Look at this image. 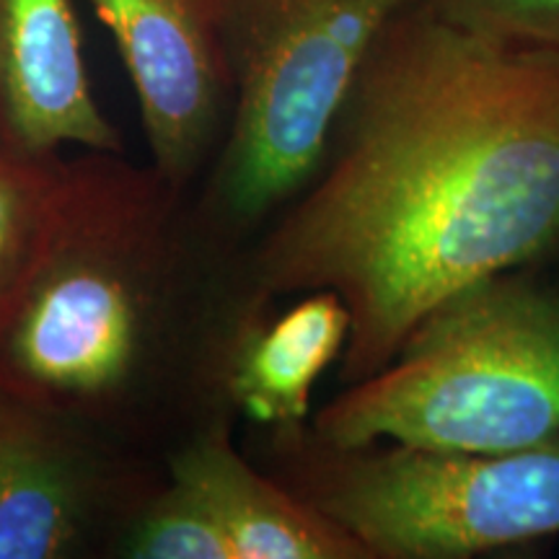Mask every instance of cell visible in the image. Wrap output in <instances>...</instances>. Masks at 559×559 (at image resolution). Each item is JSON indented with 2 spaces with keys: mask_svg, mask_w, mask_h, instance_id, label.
Returning <instances> with one entry per match:
<instances>
[{
  "mask_svg": "<svg viewBox=\"0 0 559 559\" xmlns=\"http://www.w3.org/2000/svg\"><path fill=\"white\" fill-rule=\"evenodd\" d=\"M461 29L510 45L559 50V0H423Z\"/></svg>",
  "mask_w": 559,
  "mask_h": 559,
  "instance_id": "4fadbf2b",
  "label": "cell"
},
{
  "mask_svg": "<svg viewBox=\"0 0 559 559\" xmlns=\"http://www.w3.org/2000/svg\"><path fill=\"white\" fill-rule=\"evenodd\" d=\"M166 459L0 391V559H120Z\"/></svg>",
  "mask_w": 559,
  "mask_h": 559,
  "instance_id": "8992f818",
  "label": "cell"
},
{
  "mask_svg": "<svg viewBox=\"0 0 559 559\" xmlns=\"http://www.w3.org/2000/svg\"><path fill=\"white\" fill-rule=\"evenodd\" d=\"M415 0H223L234 111L205 177L200 218L249 249L317 171L349 86Z\"/></svg>",
  "mask_w": 559,
  "mask_h": 559,
  "instance_id": "5b68a950",
  "label": "cell"
},
{
  "mask_svg": "<svg viewBox=\"0 0 559 559\" xmlns=\"http://www.w3.org/2000/svg\"><path fill=\"white\" fill-rule=\"evenodd\" d=\"M342 445L521 451L559 438V288L523 270L436 306L386 368L311 415Z\"/></svg>",
  "mask_w": 559,
  "mask_h": 559,
  "instance_id": "3957f363",
  "label": "cell"
},
{
  "mask_svg": "<svg viewBox=\"0 0 559 559\" xmlns=\"http://www.w3.org/2000/svg\"><path fill=\"white\" fill-rule=\"evenodd\" d=\"M247 456L368 559H469L559 536V438L521 451L342 445L254 428Z\"/></svg>",
  "mask_w": 559,
  "mask_h": 559,
  "instance_id": "277c9868",
  "label": "cell"
},
{
  "mask_svg": "<svg viewBox=\"0 0 559 559\" xmlns=\"http://www.w3.org/2000/svg\"><path fill=\"white\" fill-rule=\"evenodd\" d=\"M68 181V158L0 151V324L29 288L50 247Z\"/></svg>",
  "mask_w": 559,
  "mask_h": 559,
  "instance_id": "8fae6325",
  "label": "cell"
},
{
  "mask_svg": "<svg viewBox=\"0 0 559 559\" xmlns=\"http://www.w3.org/2000/svg\"><path fill=\"white\" fill-rule=\"evenodd\" d=\"M120 559H234V551L198 498L169 477L132 523Z\"/></svg>",
  "mask_w": 559,
  "mask_h": 559,
  "instance_id": "7c38bea8",
  "label": "cell"
},
{
  "mask_svg": "<svg viewBox=\"0 0 559 559\" xmlns=\"http://www.w3.org/2000/svg\"><path fill=\"white\" fill-rule=\"evenodd\" d=\"M349 337L347 306L334 290L298 293L243 326L230 353L226 396L251 428L290 430L311 423L313 389L340 362Z\"/></svg>",
  "mask_w": 559,
  "mask_h": 559,
  "instance_id": "30bf717a",
  "label": "cell"
},
{
  "mask_svg": "<svg viewBox=\"0 0 559 559\" xmlns=\"http://www.w3.org/2000/svg\"><path fill=\"white\" fill-rule=\"evenodd\" d=\"M275 304L192 190L124 151H81L50 247L0 324V391L166 459L236 417L230 353Z\"/></svg>",
  "mask_w": 559,
  "mask_h": 559,
  "instance_id": "7a4b0ae2",
  "label": "cell"
},
{
  "mask_svg": "<svg viewBox=\"0 0 559 559\" xmlns=\"http://www.w3.org/2000/svg\"><path fill=\"white\" fill-rule=\"evenodd\" d=\"M66 148L124 151L91 86L73 0H0V151Z\"/></svg>",
  "mask_w": 559,
  "mask_h": 559,
  "instance_id": "ba28073f",
  "label": "cell"
},
{
  "mask_svg": "<svg viewBox=\"0 0 559 559\" xmlns=\"http://www.w3.org/2000/svg\"><path fill=\"white\" fill-rule=\"evenodd\" d=\"M236 417L200 428L169 456V477L205 508L234 559H368L347 531L298 500L234 440Z\"/></svg>",
  "mask_w": 559,
  "mask_h": 559,
  "instance_id": "9c48e42d",
  "label": "cell"
},
{
  "mask_svg": "<svg viewBox=\"0 0 559 559\" xmlns=\"http://www.w3.org/2000/svg\"><path fill=\"white\" fill-rule=\"evenodd\" d=\"M135 91L151 164L192 190L205 177L234 111L223 0H88Z\"/></svg>",
  "mask_w": 559,
  "mask_h": 559,
  "instance_id": "52a82bcc",
  "label": "cell"
},
{
  "mask_svg": "<svg viewBox=\"0 0 559 559\" xmlns=\"http://www.w3.org/2000/svg\"><path fill=\"white\" fill-rule=\"evenodd\" d=\"M559 249V50L415 0L383 29L317 171L249 247L272 298L334 290L340 381L386 368L436 306Z\"/></svg>",
  "mask_w": 559,
  "mask_h": 559,
  "instance_id": "6da1fadb",
  "label": "cell"
}]
</instances>
